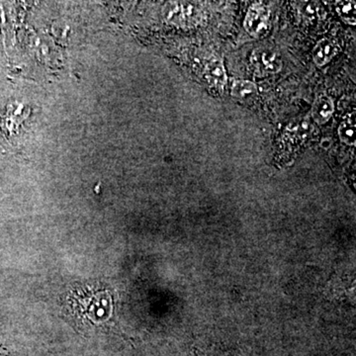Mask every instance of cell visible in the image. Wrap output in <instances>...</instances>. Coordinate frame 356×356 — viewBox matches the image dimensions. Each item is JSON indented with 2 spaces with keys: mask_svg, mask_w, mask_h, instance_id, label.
I'll use <instances>...</instances> for the list:
<instances>
[{
  "mask_svg": "<svg viewBox=\"0 0 356 356\" xmlns=\"http://www.w3.org/2000/svg\"><path fill=\"white\" fill-rule=\"evenodd\" d=\"M232 95L245 103L252 102L257 96V86L252 81H236L232 86Z\"/></svg>",
  "mask_w": 356,
  "mask_h": 356,
  "instance_id": "7",
  "label": "cell"
},
{
  "mask_svg": "<svg viewBox=\"0 0 356 356\" xmlns=\"http://www.w3.org/2000/svg\"><path fill=\"white\" fill-rule=\"evenodd\" d=\"M206 79L210 86L215 88L222 89L227 83L226 70H225L224 64L220 58H212L208 60L204 70Z\"/></svg>",
  "mask_w": 356,
  "mask_h": 356,
  "instance_id": "4",
  "label": "cell"
},
{
  "mask_svg": "<svg viewBox=\"0 0 356 356\" xmlns=\"http://www.w3.org/2000/svg\"><path fill=\"white\" fill-rule=\"evenodd\" d=\"M269 17L270 11L266 6L254 4L248 9L243 22L245 31L254 38H261L268 31Z\"/></svg>",
  "mask_w": 356,
  "mask_h": 356,
  "instance_id": "2",
  "label": "cell"
},
{
  "mask_svg": "<svg viewBox=\"0 0 356 356\" xmlns=\"http://www.w3.org/2000/svg\"><path fill=\"white\" fill-rule=\"evenodd\" d=\"M336 9L343 22L350 25L356 24V3L355 1H351V0L337 1Z\"/></svg>",
  "mask_w": 356,
  "mask_h": 356,
  "instance_id": "9",
  "label": "cell"
},
{
  "mask_svg": "<svg viewBox=\"0 0 356 356\" xmlns=\"http://www.w3.org/2000/svg\"><path fill=\"white\" fill-rule=\"evenodd\" d=\"M339 139L348 146L356 145V119L355 112L348 114L341 122L339 127Z\"/></svg>",
  "mask_w": 356,
  "mask_h": 356,
  "instance_id": "8",
  "label": "cell"
},
{
  "mask_svg": "<svg viewBox=\"0 0 356 356\" xmlns=\"http://www.w3.org/2000/svg\"><path fill=\"white\" fill-rule=\"evenodd\" d=\"M337 49L334 42L329 39H323L318 42L313 50V60L318 67L327 65L334 56Z\"/></svg>",
  "mask_w": 356,
  "mask_h": 356,
  "instance_id": "6",
  "label": "cell"
},
{
  "mask_svg": "<svg viewBox=\"0 0 356 356\" xmlns=\"http://www.w3.org/2000/svg\"><path fill=\"white\" fill-rule=\"evenodd\" d=\"M67 310L83 325L103 327L113 315L111 291L97 286H81L67 294Z\"/></svg>",
  "mask_w": 356,
  "mask_h": 356,
  "instance_id": "1",
  "label": "cell"
},
{
  "mask_svg": "<svg viewBox=\"0 0 356 356\" xmlns=\"http://www.w3.org/2000/svg\"><path fill=\"white\" fill-rule=\"evenodd\" d=\"M250 62L259 74H277L282 69V60L280 54L266 47L255 49Z\"/></svg>",
  "mask_w": 356,
  "mask_h": 356,
  "instance_id": "3",
  "label": "cell"
},
{
  "mask_svg": "<svg viewBox=\"0 0 356 356\" xmlns=\"http://www.w3.org/2000/svg\"><path fill=\"white\" fill-rule=\"evenodd\" d=\"M334 111V102L327 95L318 96L312 107V116L320 125L327 123L331 119Z\"/></svg>",
  "mask_w": 356,
  "mask_h": 356,
  "instance_id": "5",
  "label": "cell"
}]
</instances>
